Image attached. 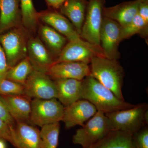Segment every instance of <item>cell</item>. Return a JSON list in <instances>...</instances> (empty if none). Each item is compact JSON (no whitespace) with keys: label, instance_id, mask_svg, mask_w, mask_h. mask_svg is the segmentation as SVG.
Listing matches in <instances>:
<instances>
[{"label":"cell","instance_id":"cell-1","mask_svg":"<svg viewBox=\"0 0 148 148\" xmlns=\"http://www.w3.org/2000/svg\"><path fill=\"white\" fill-rule=\"evenodd\" d=\"M81 99L92 104L105 114L132 108L135 105L120 100L114 94L91 76L82 80Z\"/></svg>","mask_w":148,"mask_h":148},{"label":"cell","instance_id":"cell-2","mask_svg":"<svg viewBox=\"0 0 148 148\" xmlns=\"http://www.w3.org/2000/svg\"><path fill=\"white\" fill-rule=\"evenodd\" d=\"M90 64V76L111 90L120 100L124 101L122 90L124 70L117 60L97 56L92 58Z\"/></svg>","mask_w":148,"mask_h":148},{"label":"cell","instance_id":"cell-3","mask_svg":"<svg viewBox=\"0 0 148 148\" xmlns=\"http://www.w3.org/2000/svg\"><path fill=\"white\" fill-rule=\"evenodd\" d=\"M105 114L110 130H120L132 135L147 125L148 106L147 103H140Z\"/></svg>","mask_w":148,"mask_h":148},{"label":"cell","instance_id":"cell-4","mask_svg":"<svg viewBox=\"0 0 148 148\" xmlns=\"http://www.w3.org/2000/svg\"><path fill=\"white\" fill-rule=\"evenodd\" d=\"M29 34L21 25L0 35V43L9 67L15 66L28 56Z\"/></svg>","mask_w":148,"mask_h":148},{"label":"cell","instance_id":"cell-5","mask_svg":"<svg viewBox=\"0 0 148 148\" xmlns=\"http://www.w3.org/2000/svg\"><path fill=\"white\" fill-rule=\"evenodd\" d=\"M81 127L73 136V143L83 148L91 147L110 130L106 114L98 111Z\"/></svg>","mask_w":148,"mask_h":148},{"label":"cell","instance_id":"cell-6","mask_svg":"<svg viewBox=\"0 0 148 148\" xmlns=\"http://www.w3.org/2000/svg\"><path fill=\"white\" fill-rule=\"evenodd\" d=\"M65 107L56 98L32 100L29 122L40 127L62 121Z\"/></svg>","mask_w":148,"mask_h":148},{"label":"cell","instance_id":"cell-7","mask_svg":"<svg viewBox=\"0 0 148 148\" xmlns=\"http://www.w3.org/2000/svg\"><path fill=\"white\" fill-rule=\"evenodd\" d=\"M105 0H89L83 24L81 38L97 47L101 48L100 32L103 23Z\"/></svg>","mask_w":148,"mask_h":148},{"label":"cell","instance_id":"cell-8","mask_svg":"<svg viewBox=\"0 0 148 148\" xmlns=\"http://www.w3.org/2000/svg\"><path fill=\"white\" fill-rule=\"evenodd\" d=\"M97 56L104 57L101 48L92 45L81 39L69 41L66 44L55 59L54 64L63 62H78L88 64L93 57Z\"/></svg>","mask_w":148,"mask_h":148},{"label":"cell","instance_id":"cell-9","mask_svg":"<svg viewBox=\"0 0 148 148\" xmlns=\"http://www.w3.org/2000/svg\"><path fill=\"white\" fill-rule=\"evenodd\" d=\"M24 86V94L31 98L49 99L57 98L54 81L44 72L34 69Z\"/></svg>","mask_w":148,"mask_h":148},{"label":"cell","instance_id":"cell-10","mask_svg":"<svg viewBox=\"0 0 148 148\" xmlns=\"http://www.w3.org/2000/svg\"><path fill=\"white\" fill-rule=\"evenodd\" d=\"M122 27L115 21L103 16L100 32V45L104 57L117 60L120 57L119 47Z\"/></svg>","mask_w":148,"mask_h":148},{"label":"cell","instance_id":"cell-11","mask_svg":"<svg viewBox=\"0 0 148 148\" xmlns=\"http://www.w3.org/2000/svg\"><path fill=\"white\" fill-rule=\"evenodd\" d=\"M97 109L89 101L80 99L64 108L62 121L65 128L71 129L77 125L82 126L97 112Z\"/></svg>","mask_w":148,"mask_h":148},{"label":"cell","instance_id":"cell-12","mask_svg":"<svg viewBox=\"0 0 148 148\" xmlns=\"http://www.w3.org/2000/svg\"><path fill=\"white\" fill-rule=\"evenodd\" d=\"M54 80L71 79L82 80L90 76V66L82 62H63L53 64L46 73Z\"/></svg>","mask_w":148,"mask_h":148},{"label":"cell","instance_id":"cell-13","mask_svg":"<svg viewBox=\"0 0 148 148\" xmlns=\"http://www.w3.org/2000/svg\"><path fill=\"white\" fill-rule=\"evenodd\" d=\"M16 148H41L39 130L27 122L16 123L10 127Z\"/></svg>","mask_w":148,"mask_h":148},{"label":"cell","instance_id":"cell-14","mask_svg":"<svg viewBox=\"0 0 148 148\" xmlns=\"http://www.w3.org/2000/svg\"><path fill=\"white\" fill-rule=\"evenodd\" d=\"M39 20L64 36L69 41L81 39L71 23L61 13L54 10H47L38 12Z\"/></svg>","mask_w":148,"mask_h":148},{"label":"cell","instance_id":"cell-15","mask_svg":"<svg viewBox=\"0 0 148 148\" xmlns=\"http://www.w3.org/2000/svg\"><path fill=\"white\" fill-rule=\"evenodd\" d=\"M28 57L34 69L45 73L55 61L49 51L38 37L29 38Z\"/></svg>","mask_w":148,"mask_h":148},{"label":"cell","instance_id":"cell-16","mask_svg":"<svg viewBox=\"0 0 148 148\" xmlns=\"http://www.w3.org/2000/svg\"><path fill=\"white\" fill-rule=\"evenodd\" d=\"M0 98L15 122H29L32 98L25 95H1Z\"/></svg>","mask_w":148,"mask_h":148},{"label":"cell","instance_id":"cell-17","mask_svg":"<svg viewBox=\"0 0 148 148\" xmlns=\"http://www.w3.org/2000/svg\"><path fill=\"white\" fill-rule=\"evenodd\" d=\"M140 0L124 2L110 7H105L103 16L115 21L123 27L132 21L138 13Z\"/></svg>","mask_w":148,"mask_h":148},{"label":"cell","instance_id":"cell-18","mask_svg":"<svg viewBox=\"0 0 148 148\" xmlns=\"http://www.w3.org/2000/svg\"><path fill=\"white\" fill-rule=\"evenodd\" d=\"M53 81L56 88V98L64 107L81 99L82 80L63 79Z\"/></svg>","mask_w":148,"mask_h":148},{"label":"cell","instance_id":"cell-19","mask_svg":"<svg viewBox=\"0 0 148 148\" xmlns=\"http://www.w3.org/2000/svg\"><path fill=\"white\" fill-rule=\"evenodd\" d=\"M19 0H0V35L21 24Z\"/></svg>","mask_w":148,"mask_h":148},{"label":"cell","instance_id":"cell-20","mask_svg":"<svg viewBox=\"0 0 148 148\" xmlns=\"http://www.w3.org/2000/svg\"><path fill=\"white\" fill-rule=\"evenodd\" d=\"M87 2L86 0H66L59 8L61 14L69 18L80 36Z\"/></svg>","mask_w":148,"mask_h":148},{"label":"cell","instance_id":"cell-21","mask_svg":"<svg viewBox=\"0 0 148 148\" xmlns=\"http://www.w3.org/2000/svg\"><path fill=\"white\" fill-rule=\"evenodd\" d=\"M132 135L120 130H111L90 148H133Z\"/></svg>","mask_w":148,"mask_h":148},{"label":"cell","instance_id":"cell-22","mask_svg":"<svg viewBox=\"0 0 148 148\" xmlns=\"http://www.w3.org/2000/svg\"><path fill=\"white\" fill-rule=\"evenodd\" d=\"M39 33L51 54L58 56L67 42V39L53 28L47 25L40 26Z\"/></svg>","mask_w":148,"mask_h":148},{"label":"cell","instance_id":"cell-23","mask_svg":"<svg viewBox=\"0 0 148 148\" xmlns=\"http://www.w3.org/2000/svg\"><path fill=\"white\" fill-rule=\"evenodd\" d=\"M21 5V24L29 34L36 29L39 19L32 0H19Z\"/></svg>","mask_w":148,"mask_h":148},{"label":"cell","instance_id":"cell-24","mask_svg":"<svg viewBox=\"0 0 148 148\" xmlns=\"http://www.w3.org/2000/svg\"><path fill=\"white\" fill-rule=\"evenodd\" d=\"M33 70V66L27 56L15 66L9 67L6 78L24 85Z\"/></svg>","mask_w":148,"mask_h":148},{"label":"cell","instance_id":"cell-25","mask_svg":"<svg viewBox=\"0 0 148 148\" xmlns=\"http://www.w3.org/2000/svg\"><path fill=\"white\" fill-rule=\"evenodd\" d=\"M137 34L144 38L148 37V24L138 13L129 24L122 28L121 40L127 39Z\"/></svg>","mask_w":148,"mask_h":148},{"label":"cell","instance_id":"cell-26","mask_svg":"<svg viewBox=\"0 0 148 148\" xmlns=\"http://www.w3.org/2000/svg\"><path fill=\"white\" fill-rule=\"evenodd\" d=\"M60 127V122L47 125L41 127L40 131L41 148H57Z\"/></svg>","mask_w":148,"mask_h":148},{"label":"cell","instance_id":"cell-27","mask_svg":"<svg viewBox=\"0 0 148 148\" xmlns=\"http://www.w3.org/2000/svg\"><path fill=\"white\" fill-rule=\"evenodd\" d=\"M25 95L24 86L7 79L0 80V95Z\"/></svg>","mask_w":148,"mask_h":148},{"label":"cell","instance_id":"cell-28","mask_svg":"<svg viewBox=\"0 0 148 148\" xmlns=\"http://www.w3.org/2000/svg\"><path fill=\"white\" fill-rule=\"evenodd\" d=\"M133 148H148V127L145 126L132 135Z\"/></svg>","mask_w":148,"mask_h":148},{"label":"cell","instance_id":"cell-29","mask_svg":"<svg viewBox=\"0 0 148 148\" xmlns=\"http://www.w3.org/2000/svg\"><path fill=\"white\" fill-rule=\"evenodd\" d=\"M0 138L6 140L14 146L10 127L0 118Z\"/></svg>","mask_w":148,"mask_h":148},{"label":"cell","instance_id":"cell-30","mask_svg":"<svg viewBox=\"0 0 148 148\" xmlns=\"http://www.w3.org/2000/svg\"><path fill=\"white\" fill-rule=\"evenodd\" d=\"M0 118L9 125L13 127L16 122L10 114L6 107L0 98Z\"/></svg>","mask_w":148,"mask_h":148},{"label":"cell","instance_id":"cell-31","mask_svg":"<svg viewBox=\"0 0 148 148\" xmlns=\"http://www.w3.org/2000/svg\"><path fill=\"white\" fill-rule=\"evenodd\" d=\"M8 69L5 53L0 43V80L6 78Z\"/></svg>","mask_w":148,"mask_h":148},{"label":"cell","instance_id":"cell-32","mask_svg":"<svg viewBox=\"0 0 148 148\" xmlns=\"http://www.w3.org/2000/svg\"><path fill=\"white\" fill-rule=\"evenodd\" d=\"M138 13L148 24V0H140Z\"/></svg>","mask_w":148,"mask_h":148},{"label":"cell","instance_id":"cell-33","mask_svg":"<svg viewBox=\"0 0 148 148\" xmlns=\"http://www.w3.org/2000/svg\"><path fill=\"white\" fill-rule=\"evenodd\" d=\"M49 7L54 9H59L66 0H45Z\"/></svg>","mask_w":148,"mask_h":148},{"label":"cell","instance_id":"cell-34","mask_svg":"<svg viewBox=\"0 0 148 148\" xmlns=\"http://www.w3.org/2000/svg\"><path fill=\"white\" fill-rule=\"evenodd\" d=\"M0 148H6V145L4 140L0 138Z\"/></svg>","mask_w":148,"mask_h":148}]
</instances>
